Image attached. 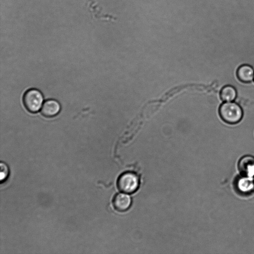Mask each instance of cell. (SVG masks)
<instances>
[{"instance_id":"277c9868","label":"cell","mask_w":254,"mask_h":254,"mask_svg":"<svg viewBox=\"0 0 254 254\" xmlns=\"http://www.w3.org/2000/svg\"><path fill=\"white\" fill-rule=\"evenodd\" d=\"M236 76L243 83H251L254 80V67L248 64H242L237 68Z\"/></svg>"},{"instance_id":"3957f363","label":"cell","mask_w":254,"mask_h":254,"mask_svg":"<svg viewBox=\"0 0 254 254\" xmlns=\"http://www.w3.org/2000/svg\"><path fill=\"white\" fill-rule=\"evenodd\" d=\"M140 185L138 177L133 173H125L120 176L117 181L118 189L126 194H132L137 191Z\"/></svg>"},{"instance_id":"ba28073f","label":"cell","mask_w":254,"mask_h":254,"mask_svg":"<svg viewBox=\"0 0 254 254\" xmlns=\"http://www.w3.org/2000/svg\"><path fill=\"white\" fill-rule=\"evenodd\" d=\"M113 204L116 211L120 212H126L131 206L132 199L127 194H118L113 199Z\"/></svg>"},{"instance_id":"8992f818","label":"cell","mask_w":254,"mask_h":254,"mask_svg":"<svg viewBox=\"0 0 254 254\" xmlns=\"http://www.w3.org/2000/svg\"><path fill=\"white\" fill-rule=\"evenodd\" d=\"M238 168L244 176H254V157L250 155L243 157L238 163Z\"/></svg>"},{"instance_id":"52a82bcc","label":"cell","mask_w":254,"mask_h":254,"mask_svg":"<svg viewBox=\"0 0 254 254\" xmlns=\"http://www.w3.org/2000/svg\"><path fill=\"white\" fill-rule=\"evenodd\" d=\"M60 103L55 100H49L43 104L41 112L43 116L47 118H51L58 115L61 110Z\"/></svg>"},{"instance_id":"5b68a950","label":"cell","mask_w":254,"mask_h":254,"mask_svg":"<svg viewBox=\"0 0 254 254\" xmlns=\"http://www.w3.org/2000/svg\"><path fill=\"white\" fill-rule=\"evenodd\" d=\"M235 186L239 193L250 195L254 192V181L251 177L243 176L237 179Z\"/></svg>"},{"instance_id":"30bf717a","label":"cell","mask_w":254,"mask_h":254,"mask_svg":"<svg viewBox=\"0 0 254 254\" xmlns=\"http://www.w3.org/2000/svg\"><path fill=\"white\" fill-rule=\"evenodd\" d=\"M1 177H0V179H1V182L2 183L4 181H5L9 175V169L7 165L3 162L1 163Z\"/></svg>"},{"instance_id":"8fae6325","label":"cell","mask_w":254,"mask_h":254,"mask_svg":"<svg viewBox=\"0 0 254 254\" xmlns=\"http://www.w3.org/2000/svg\"></svg>"},{"instance_id":"6da1fadb","label":"cell","mask_w":254,"mask_h":254,"mask_svg":"<svg viewBox=\"0 0 254 254\" xmlns=\"http://www.w3.org/2000/svg\"><path fill=\"white\" fill-rule=\"evenodd\" d=\"M218 114L225 123L234 125L239 123L244 115L242 107L237 102H223L218 108Z\"/></svg>"},{"instance_id":"9c48e42d","label":"cell","mask_w":254,"mask_h":254,"mask_svg":"<svg viewBox=\"0 0 254 254\" xmlns=\"http://www.w3.org/2000/svg\"><path fill=\"white\" fill-rule=\"evenodd\" d=\"M219 95L222 102H232L237 99L238 93L234 86L231 84H227L221 89Z\"/></svg>"},{"instance_id":"7a4b0ae2","label":"cell","mask_w":254,"mask_h":254,"mask_svg":"<svg viewBox=\"0 0 254 254\" xmlns=\"http://www.w3.org/2000/svg\"><path fill=\"white\" fill-rule=\"evenodd\" d=\"M43 101L44 98L41 92L35 89L27 91L23 98L25 108L33 113H36L41 109Z\"/></svg>"}]
</instances>
